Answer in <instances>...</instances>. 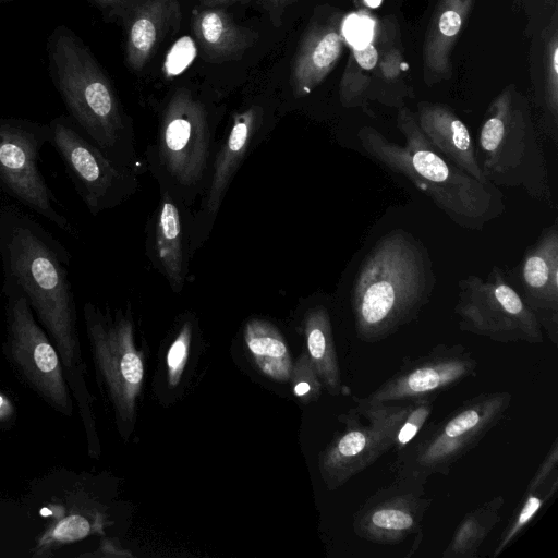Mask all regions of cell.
Masks as SVG:
<instances>
[{
	"mask_svg": "<svg viewBox=\"0 0 558 558\" xmlns=\"http://www.w3.org/2000/svg\"><path fill=\"white\" fill-rule=\"evenodd\" d=\"M0 257L4 284L14 287L26 298L56 347L87 433L88 449H96L92 397L85 380L69 272L71 255L31 216L13 205H4L0 208Z\"/></svg>",
	"mask_w": 558,
	"mask_h": 558,
	"instance_id": "cell-1",
	"label": "cell"
},
{
	"mask_svg": "<svg viewBox=\"0 0 558 558\" xmlns=\"http://www.w3.org/2000/svg\"><path fill=\"white\" fill-rule=\"evenodd\" d=\"M435 286L433 260L418 238L404 229L383 234L362 259L350 290L357 338L379 342L417 319Z\"/></svg>",
	"mask_w": 558,
	"mask_h": 558,
	"instance_id": "cell-2",
	"label": "cell"
},
{
	"mask_svg": "<svg viewBox=\"0 0 558 558\" xmlns=\"http://www.w3.org/2000/svg\"><path fill=\"white\" fill-rule=\"evenodd\" d=\"M397 128L404 144L363 126L357 140L364 151L389 172L402 175L425 194L453 223L482 231L506 211L504 194L489 182L469 175L442 156L421 131L415 113L398 108Z\"/></svg>",
	"mask_w": 558,
	"mask_h": 558,
	"instance_id": "cell-3",
	"label": "cell"
},
{
	"mask_svg": "<svg viewBox=\"0 0 558 558\" xmlns=\"http://www.w3.org/2000/svg\"><path fill=\"white\" fill-rule=\"evenodd\" d=\"M46 51L49 76L73 122L111 160L138 172L132 126L89 47L69 26L58 25Z\"/></svg>",
	"mask_w": 558,
	"mask_h": 558,
	"instance_id": "cell-4",
	"label": "cell"
},
{
	"mask_svg": "<svg viewBox=\"0 0 558 558\" xmlns=\"http://www.w3.org/2000/svg\"><path fill=\"white\" fill-rule=\"evenodd\" d=\"M475 150L488 182L521 189L536 201L553 203L544 150L527 100L515 85L505 87L489 104Z\"/></svg>",
	"mask_w": 558,
	"mask_h": 558,
	"instance_id": "cell-5",
	"label": "cell"
},
{
	"mask_svg": "<svg viewBox=\"0 0 558 558\" xmlns=\"http://www.w3.org/2000/svg\"><path fill=\"white\" fill-rule=\"evenodd\" d=\"M216 126L204 101L186 87H179L161 109L157 138L148 148L151 172L191 208L206 185L217 147Z\"/></svg>",
	"mask_w": 558,
	"mask_h": 558,
	"instance_id": "cell-6",
	"label": "cell"
},
{
	"mask_svg": "<svg viewBox=\"0 0 558 558\" xmlns=\"http://www.w3.org/2000/svg\"><path fill=\"white\" fill-rule=\"evenodd\" d=\"M509 391L482 392L423 429L398 453L390 466L395 477L426 484L433 474L447 475L505 416Z\"/></svg>",
	"mask_w": 558,
	"mask_h": 558,
	"instance_id": "cell-7",
	"label": "cell"
},
{
	"mask_svg": "<svg viewBox=\"0 0 558 558\" xmlns=\"http://www.w3.org/2000/svg\"><path fill=\"white\" fill-rule=\"evenodd\" d=\"M5 296L4 355L19 379L49 407L72 416L74 400L59 353L36 320L26 298L3 284Z\"/></svg>",
	"mask_w": 558,
	"mask_h": 558,
	"instance_id": "cell-8",
	"label": "cell"
},
{
	"mask_svg": "<svg viewBox=\"0 0 558 558\" xmlns=\"http://www.w3.org/2000/svg\"><path fill=\"white\" fill-rule=\"evenodd\" d=\"M453 312L465 332L501 343L544 341L536 316L497 265L485 277L468 275L458 281Z\"/></svg>",
	"mask_w": 558,
	"mask_h": 558,
	"instance_id": "cell-9",
	"label": "cell"
},
{
	"mask_svg": "<svg viewBox=\"0 0 558 558\" xmlns=\"http://www.w3.org/2000/svg\"><path fill=\"white\" fill-rule=\"evenodd\" d=\"M355 407L339 416L344 428L319 457V472L335 490L393 450L397 433L410 403H381L354 398Z\"/></svg>",
	"mask_w": 558,
	"mask_h": 558,
	"instance_id": "cell-10",
	"label": "cell"
},
{
	"mask_svg": "<svg viewBox=\"0 0 558 558\" xmlns=\"http://www.w3.org/2000/svg\"><path fill=\"white\" fill-rule=\"evenodd\" d=\"M83 316L96 376L109 398L116 417H134L144 366L135 349L130 318L117 313L112 318L93 303H85Z\"/></svg>",
	"mask_w": 558,
	"mask_h": 558,
	"instance_id": "cell-11",
	"label": "cell"
},
{
	"mask_svg": "<svg viewBox=\"0 0 558 558\" xmlns=\"http://www.w3.org/2000/svg\"><path fill=\"white\" fill-rule=\"evenodd\" d=\"M49 142V123L0 118V186L36 214L73 233L38 167L40 150Z\"/></svg>",
	"mask_w": 558,
	"mask_h": 558,
	"instance_id": "cell-12",
	"label": "cell"
},
{
	"mask_svg": "<svg viewBox=\"0 0 558 558\" xmlns=\"http://www.w3.org/2000/svg\"><path fill=\"white\" fill-rule=\"evenodd\" d=\"M49 125L50 143L57 148L90 214L111 209L136 192L138 172L111 160L70 117L59 116Z\"/></svg>",
	"mask_w": 558,
	"mask_h": 558,
	"instance_id": "cell-13",
	"label": "cell"
},
{
	"mask_svg": "<svg viewBox=\"0 0 558 558\" xmlns=\"http://www.w3.org/2000/svg\"><path fill=\"white\" fill-rule=\"evenodd\" d=\"M266 131V111L260 105H250L232 116L227 133L217 144L198 205L191 214V258L209 236L234 175L250 153L263 141Z\"/></svg>",
	"mask_w": 558,
	"mask_h": 558,
	"instance_id": "cell-14",
	"label": "cell"
},
{
	"mask_svg": "<svg viewBox=\"0 0 558 558\" xmlns=\"http://www.w3.org/2000/svg\"><path fill=\"white\" fill-rule=\"evenodd\" d=\"M477 361L462 344L440 343L414 359L404 357L399 368L366 398L381 403H407L438 395L475 376Z\"/></svg>",
	"mask_w": 558,
	"mask_h": 558,
	"instance_id": "cell-15",
	"label": "cell"
},
{
	"mask_svg": "<svg viewBox=\"0 0 558 558\" xmlns=\"http://www.w3.org/2000/svg\"><path fill=\"white\" fill-rule=\"evenodd\" d=\"M432 504L425 484L395 477L377 489L353 514V532L378 545H396L422 532L423 518Z\"/></svg>",
	"mask_w": 558,
	"mask_h": 558,
	"instance_id": "cell-16",
	"label": "cell"
},
{
	"mask_svg": "<svg viewBox=\"0 0 558 558\" xmlns=\"http://www.w3.org/2000/svg\"><path fill=\"white\" fill-rule=\"evenodd\" d=\"M104 21L117 23L124 34V60L134 72L142 71L158 47L178 28L179 0H85Z\"/></svg>",
	"mask_w": 558,
	"mask_h": 558,
	"instance_id": "cell-17",
	"label": "cell"
},
{
	"mask_svg": "<svg viewBox=\"0 0 558 558\" xmlns=\"http://www.w3.org/2000/svg\"><path fill=\"white\" fill-rule=\"evenodd\" d=\"M509 282L536 316L554 344L558 342V221L545 227L526 247Z\"/></svg>",
	"mask_w": 558,
	"mask_h": 558,
	"instance_id": "cell-18",
	"label": "cell"
},
{
	"mask_svg": "<svg viewBox=\"0 0 558 558\" xmlns=\"http://www.w3.org/2000/svg\"><path fill=\"white\" fill-rule=\"evenodd\" d=\"M189 209L167 189L160 187V199L147 236V251L153 265L175 292L182 290L189 272Z\"/></svg>",
	"mask_w": 558,
	"mask_h": 558,
	"instance_id": "cell-19",
	"label": "cell"
},
{
	"mask_svg": "<svg viewBox=\"0 0 558 558\" xmlns=\"http://www.w3.org/2000/svg\"><path fill=\"white\" fill-rule=\"evenodd\" d=\"M342 24L341 13L332 11L307 25L291 62L289 82L295 98L311 94L337 65L345 43Z\"/></svg>",
	"mask_w": 558,
	"mask_h": 558,
	"instance_id": "cell-20",
	"label": "cell"
},
{
	"mask_svg": "<svg viewBox=\"0 0 558 558\" xmlns=\"http://www.w3.org/2000/svg\"><path fill=\"white\" fill-rule=\"evenodd\" d=\"M416 108L417 124L429 143L459 169L481 182H488L477 161L472 134L454 110L426 100L420 101Z\"/></svg>",
	"mask_w": 558,
	"mask_h": 558,
	"instance_id": "cell-21",
	"label": "cell"
},
{
	"mask_svg": "<svg viewBox=\"0 0 558 558\" xmlns=\"http://www.w3.org/2000/svg\"><path fill=\"white\" fill-rule=\"evenodd\" d=\"M474 0H438L423 43V78L432 86L452 75L451 53Z\"/></svg>",
	"mask_w": 558,
	"mask_h": 558,
	"instance_id": "cell-22",
	"label": "cell"
},
{
	"mask_svg": "<svg viewBox=\"0 0 558 558\" xmlns=\"http://www.w3.org/2000/svg\"><path fill=\"white\" fill-rule=\"evenodd\" d=\"M191 25L204 58L210 62L241 59L258 37L219 7L194 10Z\"/></svg>",
	"mask_w": 558,
	"mask_h": 558,
	"instance_id": "cell-23",
	"label": "cell"
},
{
	"mask_svg": "<svg viewBox=\"0 0 558 558\" xmlns=\"http://www.w3.org/2000/svg\"><path fill=\"white\" fill-rule=\"evenodd\" d=\"M307 355L323 384L332 396L343 390L335 347L330 312L325 303L312 304L303 316Z\"/></svg>",
	"mask_w": 558,
	"mask_h": 558,
	"instance_id": "cell-24",
	"label": "cell"
},
{
	"mask_svg": "<svg viewBox=\"0 0 558 558\" xmlns=\"http://www.w3.org/2000/svg\"><path fill=\"white\" fill-rule=\"evenodd\" d=\"M245 345L257 367L274 380L291 377L292 360L279 329L262 318L247 320L243 330Z\"/></svg>",
	"mask_w": 558,
	"mask_h": 558,
	"instance_id": "cell-25",
	"label": "cell"
},
{
	"mask_svg": "<svg viewBox=\"0 0 558 558\" xmlns=\"http://www.w3.org/2000/svg\"><path fill=\"white\" fill-rule=\"evenodd\" d=\"M505 498L501 495L478 505L460 521L442 553L444 558H474L493 529L501 519Z\"/></svg>",
	"mask_w": 558,
	"mask_h": 558,
	"instance_id": "cell-26",
	"label": "cell"
},
{
	"mask_svg": "<svg viewBox=\"0 0 558 558\" xmlns=\"http://www.w3.org/2000/svg\"><path fill=\"white\" fill-rule=\"evenodd\" d=\"M378 57L377 39L351 49L339 83V98L343 107L367 109L368 92Z\"/></svg>",
	"mask_w": 558,
	"mask_h": 558,
	"instance_id": "cell-27",
	"label": "cell"
},
{
	"mask_svg": "<svg viewBox=\"0 0 558 558\" xmlns=\"http://www.w3.org/2000/svg\"><path fill=\"white\" fill-rule=\"evenodd\" d=\"M543 82L542 110L544 133L558 142V16L554 11L549 24L543 32Z\"/></svg>",
	"mask_w": 558,
	"mask_h": 558,
	"instance_id": "cell-28",
	"label": "cell"
},
{
	"mask_svg": "<svg viewBox=\"0 0 558 558\" xmlns=\"http://www.w3.org/2000/svg\"><path fill=\"white\" fill-rule=\"evenodd\" d=\"M557 490L558 474L544 482H529L523 498L504 529L492 558L499 556L524 532L541 510L554 499Z\"/></svg>",
	"mask_w": 558,
	"mask_h": 558,
	"instance_id": "cell-29",
	"label": "cell"
},
{
	"mask_svg": "<svg viewBox=\"0 0 558 558\" xmlns=\"http://www.w3.org/2000/svg\"><path fill=\"white\" fill-rule=\"evenodd\" d=\"M99 523L83 512L72 511L61 514L38 538L33 556L52 554L64 545L81 541L98 530Z\"/></svg>",
	"mask_w": 558,
	"mask_h": 558,
	"instance_id": "cell-30",
	"label": "cell"
},
{
	"mask_svg": "<svg viewBox=\"0 0 558 558\" xmlns=\"http://www.w3.org/2000/svg\"><path fill=\"white\" fill-rule=\"evenodd\" d=\"M378 47L379 57L373 80L377 78L380 83L389 87L387 105L397 107L392 87L398 85L404 95H411V93L401 86V80L403 78L402 73L407 70L403 51L398 44L384 45L381 41L378 43Z\"/></svg>",
	"mask_w": 558,
	"mask_h": 558,
	"instance_id": "cell-31",
	"label": "cell"
},
{
	"mask_svg": "<svg viewBox=\"0 0 558 558\" xmlns=\"http://www.w3.org/2000/svg\"><path fill=\"white\" fill-rule=\"evenodd\" d=\"M437 395H427L412 400L397 433L393 451H401L427 424Z\"/></svg>",
	"mask_w": 558,
	"mask_h": 558,
	"instance_id": "cell-32",
	"label": "cell"
},
{
	"mask_svg": "<svg viewBox=\"0 0 558 558\" xmlns=\"http://www.w3.org/2000/svg\"><path fill=\"white\" fill-rule=\"evenodd\" d=\"M293 392L305 402L315 401L322 392L323 384L307 354H302L292 368ZM290 377V378H291Z\"/></svg>",
	"mask_w": 558,
	"mask_h": 558,
	"instance_id": "cell-33",
	"label": "cell"
},
{
	"mask_svg": "<svg viewBox=\"0 0 558 558\" xmlns=\"http://www.w3.org/2000/svg\"><path fill=\"white\" fill-rule=\"evenodd\" d=\"M191 336V323L185 322L169 348L167 355V367L168 379L171 386H175L180 381L189 355Z\"/></svg>",
	"mask_w": 558,
	"mask_h": 558,
	"instance_id": "cell-34",
	"label": "cell"
},
{
	"mask_svg": "<svg viewBox=\"0 0 558 558\" xmlns=\"http://www.w3.org/2000/svg\"><path fill=\"white\" fill-rule=\"evenodd\" d=\"M244 0H199L202 7L205 8H216V7H225L234 4L236 2H241ZM258 3H260L265 10H267L271 22L279 26L282 21V14L284 10L291 5L292 3L296 2L298 0H255Z\"/></svg>",
	"mask_w": 558,
	"mask_h": 558,
	"instance_id": "cell-35",
	"label": "cell"
},
{
	"mask_svg": "<svg viewBox=\"0 0 558 558\" xmlns=\"http://www.w3.org/2000/svg\"><path fill=\"white\" fill-rule=\"evenodd\" d=\"M16 0H0V5L12 3Z\"/></svg>",
	"mask_w": 558,
	"mask_h": 558,
	"instance_id": "cell-36",
	"label": "cell"
},
{
	"mask_svg": "<svg viewBox=\"0 0 558 558\" xmlns=\"http://www.w3.org/2000/svg\"><path fill=\"white\" fill-rule=\"evenodd\" d=\"M366 3H367L369 7H375V5H377V3H376L374 0H366Z\"/></svg>",
	"mask_w": 558,
	"mask_h": 558,
	"instance_id": "cell-37",
	"label": "cell"
},
{
	"mask_svg": "<svg viewBox=\"0 0 558 558\" xmlns=\"http://www.w3.org/2000/svg\"><path fill=\"white\" fill-rule=\"evenodd\" d=\"M547 4L549 5H556L557 0H545Z\"/></svg>",
	"mask_w": 558,
	"mask_h": 558,
	"instance_id": "cell-38",
	"label": "cell"
}]
</instances>
